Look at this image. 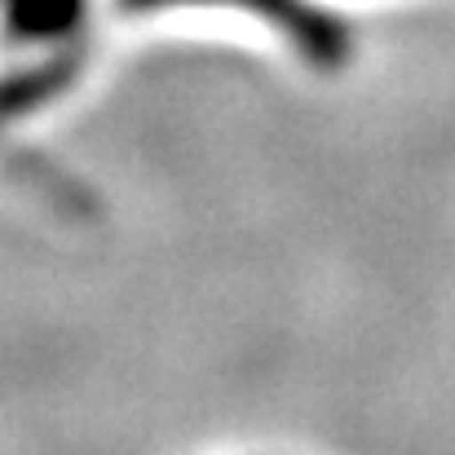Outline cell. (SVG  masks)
<instances>
[{"label":"cell","mask_w":455,"mask_h":455,"mask_svg":"<svg viewBox=\"0 0 455 455\" xmlns=\"http://www.w3.org/2000/svg\"><path fill=\"white\" fill-rule=\"evenodd\" d=\"M84 71V53L71 44V49H49L44 58L18 67V71H4L0 76V129H9L13 120L58 102Z\"/></svg>","instance_id":"2"},{"label":"cell","mask_w":455,"mask_h":455,"mask_svg":"<svg viewBox=\"0 0 455 455\" xmlns=\"http://www.w3.org/2000/svg\"><path fill=\"white\" fill-rule=\"evenodd\" d=\"M120 13H168V9H195V4H235L248 18H261L270 31L288 40V49L318 67L336 71L354 53V31L345 18L323 9L318 0H116Z\"/></svg>","instance_id":"1"},{"label":"cell","mask_w":455,"mask_h":455,"mask_svg":"<svg viewBox=\"0 0 455 455\" xmlns=\"http://www.w3.org/2000/svg\"><path fill=\"white\" fill-rule=\"evenodd\" d=\"M84 18L89 0H0V27L13 44L71 49L80 44Z\"/></svg>","instance_id":"3"}]
</instances>
